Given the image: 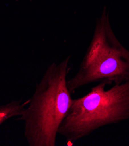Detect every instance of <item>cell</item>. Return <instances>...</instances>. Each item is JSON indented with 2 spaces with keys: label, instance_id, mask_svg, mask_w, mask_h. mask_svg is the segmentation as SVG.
<instances>
[{
  "label": "cell",
  "instance_id": "1",
  "mask_svg": "<svg viewBox=\"0 0 129 146\" xmlns=\"http://www.w3.org/2000/svg\"><path fill=\"white\" fill-rule=\"evenodd\" d=\"M70 56L52 63L37 84L29 103L18 119L24 122L29 146H55L56 136L73 98L67 84Z\"/></svg>",
  "mask_w": 129,
  "mask_h": 146
},
{
  "label": "cell",
  "instance_id": "2",
  "mask_svg": "<svg viewBox=\"0 0 129 146\" xmlns=\"http://www.w3.org/2000/svg\"><path fill=\"white\" fill-rule=\"evenodd\" d=\"M100 82L72 104L58 129L68 143H75L105 126L129 120V82L113 84Z\"/></svg>",
  "mask_w": 129,
  "mask_h": 146
},
{
  "label": "cell",
  "instance_id": "3",
  "mask_svg": "<svg viewBox=\"0 0 129 146\" xmlns=\"http://www.w3.org/2000/svg\"><path fill=\"white\" fill-rule=\"evenodd\" d=\"M108 85L129 82V51L114 35L105 7L97 19L93 38L75 75L67 80L72 94L90 83Z\"/></svg>",
  "mask_w": 129,
  "mask_h": 146
},
{
  "label": "cell",
  "instance_id": "4",
  "mask_svg": "<svg viewBox=\"0 0 129 146\" xmlns=\"http://www.w3.org/2000/svg\"><path fill=\"white\" fill-rule=\"evenodd\" d=\"M29 101L30 98L24 101L22 100H15L7 104L0 105V125L8 119L21 116Z\"/></svg>",
  "mask_w": 129,
  "mask_h": 146
}]
</instances>
